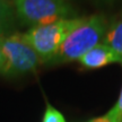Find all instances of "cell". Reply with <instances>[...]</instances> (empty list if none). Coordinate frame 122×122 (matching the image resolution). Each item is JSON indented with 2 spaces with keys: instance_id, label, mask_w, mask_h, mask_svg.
I'll use <instances>...</instances> for the list:
<instances>
[{
  "instance_id": "9",
  "label": "cell",
  "mask_w": 122,
  "mask_h": 122,
  "mask_svg": "<svg viewBox=\"0 0 122 122\" xmlns=\"http://www.w3.org/2000/svg\"><path fill=\"white\" fill-rule=\"evenodd\" d=\"M107 113H109L110 115H112L113 118L121 120V118H122V88H121L120 95H119V98H118V101H117L115 105Z\"/></svg>"
},
{
  "instance_id": "10",
  "label": "cell",
  "mask_w": 122,
  "mask_h": 122,
  "mask_svg": "<svg viewBox=\"0 0 122 122\" xmlns=\"http://www.w3.org/2000/svg\"><path fill=\"white\" fill-rule=\"evenodd\" d=\"M87 122H121V120L113 118L112 115H110L109 113H106L105 115L94 118V119H92V120H89V121H87Z\"/></svg>"
},
{
  "instance_id": "6",
  "label": "cell",
  "mask_w": 122,
  "mask_h": 122,
  "mask_svg": "<svg viewBox=\"0 0 122 122\" xmlns=\"http://www.w3.org/2000/svg\"><path fill=\"white\" fill-rule=\"evenodd\" d=\"M104 43L110 46L122 60V18L115 20L106 32Z\"/></svg>"
},
{
  "instance_id": "11",
  "label": "cell",
  "mask_w": 122,
  "mask_h": 122,
  "mask_svg": "<svg viewBox=\"0 0 122 122\" xmlns=\"http://www.w3.org/2000/svg\"><path fill=\"white\" fill-rule=\"evenodd\" d=\"M2 36H0V68H1V66L4 65V53H2V48H1V39H2Z\"/></svg>"
},
{
  "instance_id": "8",
  "label": "cell",
  "mask_w": 122,
  "mask_h": 122,
  "mask_svg": "<svg viewBox=\"0 0 122 122\" xmlns=\"http://www.w3.org/2000/svg\"><path fill=\"white\" fill-rule=\"evenodd\" d=\"M42 122H67L65 117L62 115L60 111H58L56 107H53L51 104H46V109L43 114Z\"/></svg>"
},
{
  "instance_id": "7",
  "label": "cell",
  "mask_w": 122,
  "mask_h": 122,
  "mask_svg": "<svg viewBox=\"0 0 122 122\" xmlns=\"http://www.w3.org/2000/svg\"><path fill=\"white\" fill-rule=\"evenodd\" d=\"M15 15L13 2L9 0H0V36L8 34L13 27Z\"/></svg>"
},
{
  "instance_id": "3",
  "label": "cell",
  "mask_w": 122,
  "mask_h": 122,
  "mask_svg": "<svg viewBox=\"0 0 122 122\" xmlns=\"http://www.w3.org/2000/svg\"><path fill=\"white\" fill-rule=\"evenodd\" d=\"M79 18L61 19L48 25L33 26L24 33V36L42 63H52L61 44L70 30L77 24Z\"/></svg>"
},
{
  "instance_id": "5",
  "label": "cell",
  "mask_w": 122,
  "mask_h": 122,
  "mask_svg": "<svg viewBox=\"0 0 122 122\" xmlns=\"http://www.w3.org/2000/svg\"><path fill=\"white\" fill-rule=\"evenodd\" d=\"M78 61L85 69H100L102 67L115 62L122 65V60L105 43L97 44L96 46L85 53Z\"/></svg>"
},
{
  "instance_id": "4",
  "label": "cell",
  "mask_w": 122,
  "mask_h": 122,
  "mask_svg": "<svg viewBox=\"0 0 122 122\" xmlns=\"http://www.w3.org/2000/svg\"><path fill=\"white\" fill-rule=\"evenodd\" d=\"M16 17L23 25H48L69 18L74 10L67 0H14Z\"/></svg>"
},
{
  "instance_id": "13",
  "label": "cell",
  "mask_w": 122,
  "mask_h": 122,
  "mask_svg": "<svg viewBox=\"0 0 122 122\" xmlns=\"http://www.w3.org/2000/svg\"><path fill=\"white\" fill-rule=\"evenodd\" d=\"M121 122H122V118H121Z\"/></svg>"
},
{
  "instance_id": "1",
  "label": "cell",
  "mask_w": 122,
  "mask_h": 122,
  "mask_svg": "<svg viewBox=\"0 0 122 122\" xmlns=\"http://www.w3.org/2000/svg\"><path fill=\"white\" fill-rule=\"evenodd\" d=\"M107 22L103 15L81 17L66 36L51 65L68 63L79 60L86 52L104 39Z\"/></svg>"
},
{
  "instance_id": "12",
  "label": "cell",
  "mask_w": 122,
  "mask_h": 122,
  "mask_svg": "<svg viewBox=\"0 0 122 122\" xmlns=\"http://www.w3.org/2000/svg\"><path fill=\"white\" fill-rule=\"evenodd\" d=\"M9 1H14V0H9Z\"/></svg>"
},
{
  "instance_id": "2",
  "label": "cell",
  "mask_w": 122,
  "mask_h": 122,
  "mask_svg": "<svg viewBox=\"0 0 122 122\" xmlns=\"http://www.w3.org/2000/svg\"><path fill=\"white\" fill-rule=\"evenodd\" d=\"M4 53V65L0 75L7 78L20 77L34 72L39 66L43 65L39 56L26 41L24 33H10L1 39Z\"/></svg>"
}]
</instances>
